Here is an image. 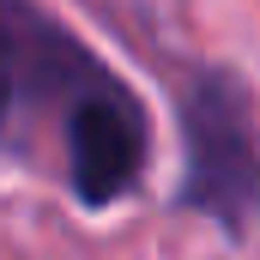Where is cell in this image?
Segmentation results:
<instances>
[{"label":"cell","mask_w":260,"mask_h":260,"mask_svg":"<svg viewBox=\"0 0 260 260\" xmlns=\"http://www.w3.org/2000/svg\"><path fill=\"white\" fill-rule=\"evenodd\" d=\"M182 127H188V182L182 200L242 230L260 212V127L248 109V91L224 73H200L194 91L182 97Z\"/></svg>","instance_id":"1"},{"label":"cell","mask_w":260,"mask_h":260,"mask_svg":"<svg viewBox=\"0 0 260 260\" xmlns=\"http://www.w3.org/2000/svg\"><path fill=\"white\" fill-rule=\"evenodd\" d=\"M103 79V61L49 12H37L30 0H0V133H12L43 103L85 97Z\"/></svg>","instance_id":"2"},{"label":"cell","mask_w":260,"mask_h":260,"mask_svg":"<svg viewBox=\"0 0 260 260\" xmlns=\"http://www.w3.org/2000/svg\"><path fill=\"white\" fill-rule=\"evenodd\" d=\"M145 170V121L133 109V97L103 79L85 97L67 103V176L73 194L85 206H109L133 188V176Z\"/></svg>","instance_id":"3"}]
</instances>
